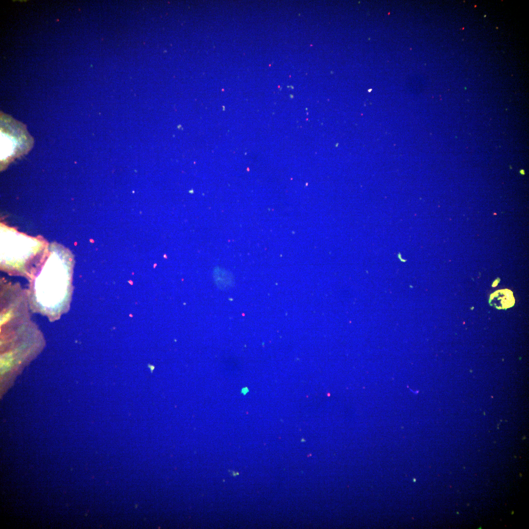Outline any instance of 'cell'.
Here are the masks:
<instances>
[{"label": "cell", "mask_w": 529, "mask_h": 529, "mask_svg": "<svg viewBox=\"0 0 529 529\" xmlns=\"http://www.w3.org/2000/svg\"><path fill=\"white\" fill-rule=\"evenodd\" d=\"M490 302L498 309H505L512 306L514 299L511 291L508 289L498 290L491 295Z\"/></svg>", "instance_id": "cell-3"}, {"label": "cell", "mask_w": 529, "mask_h": 529, "mask_svg": "<svg viewBox=\"0 0 529 529\" xmlns=\"http://www.w3.org/2000/svg\"><path fill=\"white\" fill-rule=\"evenodd\" d=\"M33 139L25 125L11 117H0L1 167L27 153L32 147Z\"/></svg>", "instance_id": "cell-2"}, {"label": "cell", "mask_w": 529, "mask_h": 529, "mask_svg": "<svg viewBox=\"0 0 529 529\" xmlns=\"http://www.w3.org/2000/svg\"><path fill=\"white\" fill-rule=\"evenodd\" d=\"M64 256L51 253L32 286L33 302L37 309L55 317L64 311L71 295V272Z\"/></svg>", "instance_id": "cell-1"}]
</instances>
